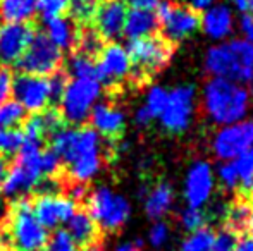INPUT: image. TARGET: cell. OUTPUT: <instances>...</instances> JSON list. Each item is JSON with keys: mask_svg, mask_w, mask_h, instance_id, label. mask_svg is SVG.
<instances>
[{"mask_svg": "<svg viewBox=\"0 0 253 251\" xmlns=\"http://www.w3.org/2000/svg\"><path fill=\"white\" fill-rule=\"evenodd\" d=\"M50 148L59 155L62 165H67L69 182L86 184L100 172V134L93 127H60L50 136Z\"/></svg>", "mask_w": 253, "mask_h": 251, "instance_id": "obj_1", "label": "cell"}, {"mask_svg": "<svg viewBox=\"0 0 253 251\" xmlns=\"http://www.w3.org/2000/svg\"><path fill=\"white\" fill-rule=\"evenodd\" d=\"M203 107L217 124H236L250 108V91L234 81L212 77L203 90Z\"/></svg>", "mask_w": 253, "mask_h": 251, "instance_id": "obj_2", "label": "cell"}, {"mask_svg": "<svg viewBox=\"0 0 253 251\" xmlns=\"http://www.w3.org/2000/svg\"><path fill=\"white\" fill-rule=\"evenodd\" d=\"M205 67L213 77L234 83L253 79V43L248 40H231L207 52Z\"/></svg>", "mask_w": 253, "mask_h": 251, "instance_id": "obj_3", "label": "cell"}, {"mask_svg": "<svg viewBox=\"0 0 253 251\" xmlns=\"http://www.w3.org/2000/svg\"><path fill=\"white\" fill-rule=\"evenodd\" d=\"M7 238L12 251H42L47 246L48 232L35 217L31 200H16L7 218Z\"/></svg>", "mask_w": 253, "mask_h": 251, "instance_id": "obj_4", "label": "cell"}, {"mask_svg": "<svg viewBox=\"0 0 253 251\" xmlns=\"http://www.w3.org/2000/svg\"><path fill=\"white\" fill-rule=\"evenodd\" d=\"M174 45L164 36H152L129 40L127 55L131 61V79L145 83L150 76L162 71L174 55Z\"/></svg>", "mask_w": 253, "mask_h": 251, "instance_id": "obj_5", "label": "cell"}, {"mask_svg": "<svg viewBox=\"0 0 253 251\" xmlns=\"http://www.w3.org/2000/svg\"><path fill=\"white\" fill-rule=\"evenodd\" d=\"M102 93V84L97 79H73L67 81L64 93L60 97V114L64 122L80 126L90 117Z\"/></svg>", "mask_w": 253, "mask_h": 251, "instance_id": "obj_6", "label": "cell"}, {"mask_svg": "<svg viewBox=\"0 0 253 251\" xmlns=\"http://www.w3.org/2000/svg\"><path fill=\"white\" fill-rule=\"evenodd\" d=\"M155 16L162 36L172 45L184 40L200 28V12L193 10L190 5L174 3L170 0H159L155 5Z\"/></svg>", "mask_w": 253, "mask_h": 251, "instance_id": "obj_7", "label": "cell"}, {"mask_svg": "<svg viewBox=\"0 0 253 251\" xmlns=\"http://www.w3.org/2000/svg\"><path fill=\"white\" fill-rule=\"evenodd\" d=\"M88 198V214L105 232H116L129 218L131 207L121 194L112 193L109 188H98Z\"/></svg>", "mask_w": 253, "mask_h": 251, "instance_id": "obj_8", "label": "cell"}, {"mask_svg": "<svg viewBox=\"0 0 253 251\" xmlns=\"http://www.w3.org/2000/svg\"><path fill=\"white\" fill-rule=\"evenodd\" d=\"M16 69L19 74L28 76L48 77L60 71L62 66V52L52 43L45 33H35L28 50L23 54L16 64Z\"/></svg>", "mask_w": 253, "mask_h": 251, "instance_id": "obj_9", "label": "cell"}, {"mask_svg": "<svg viewBox=\"0 0 253 251\" xmlns=\"http://www.w3.org/2000/svg\"><path fill=\"white\" fill-rule=\"evenodd\" d=\"M253 146V121H241L226 126L215 134L212 148L217 158L233 162Z\"/></svg>", "mask_w": 253, "mask_h": 251, "instance_id": "obj_10", "label": "cell"}, {"mask_svg": "<svg viewBox=\"0 0 253 251\" xmlns=\"http://www.w3.org/2000/svg\"><path fill=\"white\" fill-rule=\"evenodd\" d=\"M12 93L17 104L31 114L45 110L53 102L48 77L17 74L12 79Z\"/></svg>", "mask_w": 253, "mask_h": 251, "instance_id": "obj_11", "label": "cell"}, {"mask_svg": "<svg viewBox=\"0 0 253 251\" xmlns=\"http://www.w3.org/2000/svg\"><path fill=\"white\" fill-rule=\"evenodd\" d=\"M97 59L98 61L95 62V67H97V81L100 84L114 88L131 76L129 55L126 48L116 41L103 45Z\"/></svg>", "mask_w": 253, "mask_h": 251, "instance_id": "obj_12", "label": "cell"}, {"mask_svg": "<svg viewBox=\"0 0 253 251\" xmlns=\"http://www.w3.org/2000/svg\"><path fill=\"white\" fill-rule=\"evenodd\" d=\"M195 104V88L193 86H179L167 93V102L162 114L159 115L164 129L169 133H183L191 121Z\"/></svg>", "mask_w": 253, "mask_h": 251, "instance_id": "obj_13", "label": "cell"}, {"mask_svg": "<svg viewBox=\"0 0 253 251\" xmlns=\"http://www.w3.org/2000/svg\"><path fill=\"white\" fill-rule=\"evenodd\" d=\"M31 208L45 229H57L60 224L69 222L78 210L76 201L66 194H37V198L31 200Z\"/></svg>", "mask_w": 253, "mask_h": 251, "instance_id": "obj_14", "label": "cell"}, {"mask_svg": "<svg viewBox=\"0 0 253 251\" xmlns=\"http://www.w3.org/2000/svg\"><path fill=\"white\" fill-rule=\"evenodd\" d=\"M35 28L28 23L5 24L0 28V64L3 67L16 64L28 50L35 36Z\"/></svg>", "mask_w": 253, "mask_h": 251, "instance_id": "obj_15", "label": "cell"}, {"mask_svg": "<svg viewBox=\"0 0 253 251\" xmlns=\"http://www.w3.org/2000/svg\"><path fill=\"white\" fill-rule=\"evenodd\" d=\"M126 14V3L123 0H103L102 3H97L91 28L100 35L103 41H114L123 35Z\"/></svg>", "mask_w": 253, "mask_h": 251, "instance_id": "obj_16", "label": "cell"}, {"mask_svg": "<svg viewBox=\"0 0 253 251\" xmlns=\"http://www.w3.org/2000/svg\"><path fill=\"white\" fill-rule=\"evenodd\" d=\"M213 189V176L212 169L207 162H197L190 169L186 178V201L191 208H200L209 201Z\"/></svg>", "mask_w": 253, "mask_h": 251, "instance_id": "obj_17", "label": "cell"}, {"mask_svg": "<svg viewBox=\"0 0 253 251\" xmlns=\"http://www.w3.org/2000/svg\"><path fill=\"white\" fill-rule=\"evenodd\" d=\"M90 119L93 129L109 140L121 138L126 127V117L123 110L112 104H95L90 112Z\"/></svg>", "mask_w": 253, "mask_h": 251, "instance_id": "obj_18", "label": "cell"}, {"mask_svg": "<svg viewBox=\"0 0 253 251\" xmlns=\"http://www.w3.org/2000/svg\"><path fill=\"white\" fill-rule=\"evenodd\" d=\"M200 26L210 38H215V40L226 38L227 35L233 33V10L222 3L209 7L203 12Z\"/></svg>", "mask_w": 253, "mask_h": 251, "instance_id": "obj_19", "label": "cell"}, {"mask_svg": "<svg viewBox=\"0 0 253 251\" xmlns=\"http://www.w3.org/2000/svg\"><path fill=\"white\" fill-rule=\"evenodd\" d=\"M159 21L153 10L147 9H131L126 14L123 33L129 40H138V38L152 36L159 31Z\"/></svg>", "mask_w": 253, "mask_h": 251, "instance_id": "obj_20", "label": "cell"}, {"mask_svg": "<svg viewBox=\"0 0 253 251\" xmlns=\"http://www.w3.org/2000/svg\"><path fill=\"white\" fill-rule=\"evenodd\" d=\"M67 225H69L67 232H69V236L78 246L86 248L90 245H97L100 229H98V225L95 224V220L90 217V214L86 210L74 212V215L69 218Z\"/></svg>", "mask_w": 253, "mask_h": 251, "instance_id": "obj_21", "label": "cell"}, {"mask_svg": "<svg viewBox=\"0 0 253 251\" xmlns=\"http://www.w3.org/2000/svg\"><path fill=\"white\" fill-rule=\"evenodd\" d=\"M45 30H47V38L59 48L60 52L71 50L76 45L78 40V28L71 19L64 16L50 17L45 19Z\"/></svg>", "mask_w": 253, "mask_h": 251, "instance_id": "obj_22", "label": "cell"}, {"mask_svg": "<svg viewBox=\"0 0 253 251\" xmlns=\"http://www.w3.org/2000/svg\"><path fill=\"white\" fill-rule=\"evenodd\" d=\"M38 0H0V17L7 24H21L33 19Z\"/></svg>", "mask_w": 253, "mask_h": 251, "instance_id": "obj_23", "label": "cell"}, {"mask_svg": "<svg viewBox=\"0 0 253 251\" xmlns=\"http://www.w3.org/2000/svg\"><path fill=\"white\" fill-rule=\"evenodd\" d=\"M172 188L167 182H159L155 188L147 193V201H145L147 215L153 220H160L169 212L170 205H172Z\"/></svg>", "mask_w": 253, "mask_h": 251, "instance_id": "obj_24", "label": "cell"}, {"mask_svg": "<svg viewBox=\"0 0 253 251\" xmlns=\"http://www.w3.org/2000/svg\"><path fill=\"white\" fill-rule=\"evenodd\" d=\"M252 201L245 196H238L226 210V225L224 227L236 232L238 236H243L248 229V218H250Z\"/></svg>", "mask_w": 253, "mask_h": 251, "instance_id": "obj_25", "label": "cell"}, {"mask_svg": "<svg viewBox=\"0 0 253 251\" xmlns=\"http://www.w3.org/2000/svg\"><path fill=\"white\" fill-rule=\"evenodd\" d=\"M76 47H78V54H83L90 59H95L102 52L103 40L91 26H83L78 31Z\"/></svg>", "mask_w": 253, "mask_h": 251, "instance_id": "obj_26", "label": "cell"}, {"mask_svg": "<svg viewBox=\"0 0 253 251\" xmlns=\"http://www.w3.org/2000/svg\"><path fill=\"white\" fill-rule=\"evenodd\" d=\"M74 79H97V67L95 61L83 54H73L67 62V72Z\"/></svg>", "mask_w": 253, "mask_h": 251, "instance_id": "obj_27", "label": "cell"}, {"mask_svg": "<svg viewBox=\"0 0 253 251\" xmlns=\"http://www.w3.org/2000/svg\"><path fill=\"white\" fill-rule=\"evenodd\" d=\"M28 112L16 100H7L0 105V129H17L24 124Z\"/></svg>", "mask_w": 253, "mask_h": 251, "instance_id": "obj_28", "label": "cell"}, {"mask_svg": "<svg viewBox=\"0 0 253 251\" xmlns=\"http://www.w3.org/2000/svg\"><path fill=\"white\" fill-rule=\"evenodd\" d=\"M213 236L215 232L209 227H202L191 232L181 245V251H213Z\"/></svg>", "mask_w": 253, "mask_h": 251, "instance_id": "obj_29", "label": "cell"}, {"mask_svg": "<svg viewBox=\"0 0 253 251\" xmlns=\"http://www.w3.org/2000/svg\"><path fill=\"white\" fill-rule=\"evenodd\" d=\"M95 9H97V2L93 0H71V5L67 12L71 14V21L76 26H90L91 19H93Z\"/></svg>", "mask_w": 253, "mask_h": 251, "instance_id": "obj_30", "label": "cell"}, {"mask_svg": "<svg viewBox=\"0 0 253 251\" xmlns=\"http://www.w3.org/2000/svg\"><path fill=\"white\" fill-rule=\"evenodd\" d=\"M24 141L23 129H0V155L10 157L21 150Z\"/></svg>", "mask_w": 253, "mask_h": 251, "instance_id": "obj_31", "label": "cell"}, {"mask_svg": "<svg viewBox=\"0 0 253 251\" xmlns=\"http://www.w3.org/2000/svg\"><path fill=\"white\" fill-rule=\"evenodd\" d=\"M71 0H38L37 10L43 16V19L59 17L69 10Z\"/></svg>", "mask_w": 253, "mask_h": 251, "instance_id": "obj_32", "label": "cell"}, {"mask_svg": "<svg viewBox=\"0 0 253 251\" xmlns=\"http://www.w3.org/2000/svg\"><path fill=\"white\" fill-rule=\"evenodd\" d=\"M40 164H42V174H43V179L59 178L60 169H62V162H60L59 155H57L52 148H43Z\"/></svg>", "mask_w": 253, "mask_h": 251, "instance_id": "obj_33", "label": "cell"}, {"mask_svg": "<svg viewBox=\"0 0 253 251\" xmlns=\"http://www.w3.org/2000/svg\"><path fill=\"white\" fill-rule=\"evenodd\" d=\"M48 251H80L66 229H55L47 241Z\"/></svg>", "mask_w": 253, "mask_h": 251, "instance_id": "obj_34", "label": "cell"}, {"mask_svg": "<svg viewBox=\"0 0 253 251\" xmlns=\"http://www.w3.org/2000/svg\"><path fill=\"white\" fill-rule=\"evenodd\" d=\"M207 220H209V217H207V214L203 210H200V208L188 207L186 210L181 214V224L190 232H195V231H198V229L205 227Z\"/></svg>", "mask_w": 253, "mask_h": 251, "instance_id": "obj_35", "label": "cell"}, {"mask_svg": "<svg viewBox=\"0 0 253 251\" xmlns=\"http://www.w3.org/2000/svg\"><path fill=\"white\" fill-rule=\"evenodd\" d=\"M166 102H167V91L160 86H153L152 90L148 91L147 105H145V107L148 108V112H150L153 115V119H155L162 114L164 107H166Z\"/></svg>", "mask_w": 253, "mask_h": 251, "instance_id": "obj_36", "label": "cell"}, {"mask_svg": "<svg viewBox=\"0 0 253 251\" xmlns=\"http://www.w3.org/2000/svg\"><path fill=\"white\" fill-rule=\"evenodd\" d=\"M240 236L229 229L222 227L213 236V251H234Z\"/></svg>", "mask_w": 253, "mask_h": 251, "instance_id": "obj_37", "label": "cell"}, {"mask_svg": "<svg viewBox=\"0 0 253 251\" xmlns=\"http://www.w3.org/2000/svg\"><path fill=\"white\" fill-rule=\"evenodd\" d=\"M219 178L220 182L226 186V189H236L240 181H238V172L234 162H224L219 169Z\"/></svg>", "mask_w": 253, "mask_h": 251, "instance_id": "obj_38", "label": "cell"}, {"mask_svg": "<svg viewBox=\"0 0 253 251\" xmlns=\"http://www.w3.org/2000/svg\"><path fill=\"white\" fill-rule=\"evenodd\" d=\"M12 79L14 76L9 67L0 66V105L5 104L12 93Z\"/></svg>", "mask_w": 253, "mask_h": 251, "instance_id": "obj_39", "label": "cell"}, {"mask_svg": "<svg viewBox=\"0 0 253 251\" xmlns=\"http://www.w3.org/2000/svg\"><path fill=\"white\" fill-rule=\"evenodd\" d=\"M167 238H169V227H167V224H164L162 220H159L150 229V236H148L150 245L155 246V248H160V246L166 245Z\"/></svg>", "mask_w": 253, "mask_h": 251, "instance_id": "obj_40", "label": "cell"}, {"mask_svg": "<svg viewBox=\"0 0 253 251\" xmlns=\"http://www.w3.org/2000/svg\"><path fill=\"white\" fill-rule=\"evenodd\" d=\"M134 121H136L138 126H143L145 127V126H148L153 121V115L150 114V112H148V108L143 105V107L138 108L136 114H134Z\"/></svg>", "mask_w": 253, "mask_h": 251, "instance_id": "obj_41", "label": "cell"}, {"mask_svg": "<svg viewBox=\"0 0 253 251\" xmlns=\"http://www.w3.org/2000/svg\"><path fill=\"white\" fill-rule=\"evenodd\" d=\"M124 3H129L133 9H147V10H153L159 0H123Z\"/></svg>", "mask_w": 253, "mask_h": 251, "instance_id": "obj_42", "label": "cell"}, {"mask_svg": "<svg viewBox=\"0 0 253 251\" xmlns=\"http://www.w3.org/2000/svg\"><path fill=\"white\" fill-rule=\"evenodd\" d=\"M241 30L245 31V35H247L248 41L253 43V17L248 16V14H245L243 17H241Z\"/></svg>", "mask_w": 253, "mask_h": 251, "instance_id": "obj_43", "label": "cell"}, {"mask_svg": "<svg viewBox=\"0 0 253 251\" xmlns=\"http://www.w3.org/2000/svg\"><path fill=\"white\" fill-rule=\"evenodd\" d=\"M234 251H253V238H250V236H247V234L240 236Z\"/></svg>", "mask_w": 253, "mask_h": 251, "instance_id": "obj_44", "label": "cell"}, {"mask_svg": "<svg viewBox=\"0 0 253 251\" xmlns=\"http://www.w3.org/2000/svg\"><path fill=\"white\" fill-rule=\"evenodd\" d=\"M213 2L215 0H190V7L193 10H197V12H200V10H207L209 7H212Z\"/></svg>", "mask_w": 253, "mask_h": 251, "instance_id": "obj_45", "label": "cell"}, {"mask_svg": "<svg viewBox=\"0 0 253 251\" xmlns=\"http://www.w3.org/2000/svg\"><path fill=\"white\" fill-rule=\"evenodd\" d=\"M7 158L3 155H0V193H2V186H3V181H5V176H7Z\"/></svg>", "mask_w": 253, "mask_h": 251, "instance_id": "obj_46", "label": "cell"}, {"mask_svg": "<svg viewBox=\"0 0 253 251\" xmlns=\"http://www.w3.org/2000/svg\"><path fill=\"white\" fill-rule=\"evenodd\" d=\"M140 246H141L140 241H136V243H127V245H121L116 251H141Z\"/></svg>", "mask_w": 253, "mask_h": 251, "instance_id": "obj_47", "label": "cell"}, {"mask_svg": "<svg viewBox=\"0 0 253 251\" xmlns=\"http://www.w3.org/2000/svg\"><path fill=\"white\" fill-rule=\"evenodd\" d=\"M248 232H250V238H253V201H252V207H250V218H248Z\"/></svg>", "mask_w": 253, "mask_h": 251, "instance_id": "obj_48", "label": "cell"}, {"mask_svg": "<svg viewBox=\"0 0 253 251\" xmlns=\"http://www.w3.org/2000/svg\"><path fill=\"white\" fill-rule=\"evenodd\" d=\"M231 2H233L241 12H247V0H231Z\"/></svg>", "mask_w": 253, "mask_h": 251, "instance_id": "obj_49", "label": "cell"}, {"mask_svg": "<svg viewBox=\"0 0 253 251\" xmlns=\"http://www.w3.org/2000/svg\"><path fill=\"white\" fill-rule=\"evenodd\" d=\"M83 251H103V250H102V246H98V245H90V246H86Z\"/></svg>", "mask_w": 253, "mask_h": 251, "instance_id": "obj_50", "label": "cell"}, {"mask_svg": "<svg viewBox=\"0 0 253 251\" xmlns=\"http://www.w3.org/2000/svg\"><path fill=\"white\" fill-rule=\"evenodd\" d=\"M247 10H250V14H248V16L253 17V0H247Z\"/></svg>", "mask_w": 253, "mask_h": 251, "instance_id": "obj_51", "label": "cell"}, {"mask_svg": "<svg viewBox=\"0 0 253 251\" xmlns=\"http://www.w3.org/2000/svg\"><path fill=\"white\" fill-rule=\"evenodd\" d=\"M247 157L250 158V162H252V164H253V146L250 148V150L247 151Z\"/></svg>", "mask_w": 253, "mask_h": 251, "instance_id": "obj_52", "label": "cell"}, {"mask_svg": "<svg viewBox=\"0 0 253 251\" xmlns=\"http://www.w3.org/2000/svg\"><path fill=\"white\" fill-rule=\"evenodd\" d=\"M0 251H2V227H0Z\"/></svg>", "mask_w": 253, "mask_h": 251, "instance_id": "obj_53", "label": "cell"}, {"mask_svg": "<svg viewBox=\"0 0 253 251\" xmlns=\"http://www.w3.org/2000/svg\"><path fill=\"white\" fill-rule=\"evenodd\" d=\"M93 2H97V0H93Z\"/></svg>", "mask_w": 253, "mask_h": 251, "instance_id": "obj_54", "label": "cell"}]
</instances>
